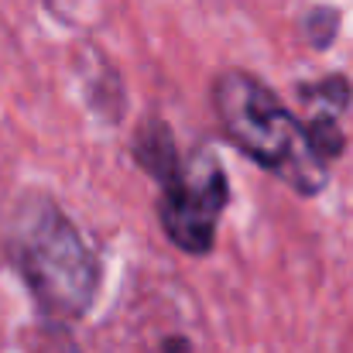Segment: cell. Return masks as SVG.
<instances>
[{
	"instance_id": "1",
	"label": "cell",
	"mask_w": 353,
	"mask_h": 353,
	"mask_svg": "<svg viewBox=\"0 0 353 353\" xmlns=\"http://www.w3.org/2000/svg\"><path fill=\"white\" fill-rule=\"evenodd\" d=\"M213 107L227 137L261 168L312 196L326 185V161L312 151L305 127L250 72L230 69L213 83Z\"/></svg>"
},
{
	"instance_id": "2",
	"label": "cell",
	"mask_w": 353,
	"mask_h": 353,
	"mask_svg": "<svg viewBox=\"0 0 353 353\" xmlns=\"http://www.w3.org/2000/svg\"><path fill=\"white\" fill-rule=\"evenodd\" d=\"M10 254L38 305L52 319L72 323L93 305L100 288V264L55 203L38 199L17 213Z\"/></svg>"
},
{
	"instance_id": "3",
	"label": "cell",
	"mask_w": 353,
	"mask_h": 353,
	"mask_svg": "<svg viewBox=\"0 0 353 353\" xmlns=\"http://www.w3.org/2000/svg\"><path fill=\"white\" fill-rule=\"evenodd\" d=\"M158 182H161L158 216L168 240L185 254H199V257L210 254L216 240V223L230 199L223 165L213 154L199 151L185 165L175 158L158 175Z\"/></svg>"
},
{
	"instance_id": "4",
	"label": "cell",
	"mask_w": 353,
	"mask_h": 353,
	"mask_svg": "<svg viewBox=\"0 0 353 353\" xmlns=\"http://www.w3.org/2000/svg\"><path fill=\"white\" fill-rule=\"evenodd\" d=\"M305 31H309V41H312L316 48H326V45L336 38V31H340V10H333V7H316V10L309 14V21H305Z\"/></svg>"
}]
</instances>
